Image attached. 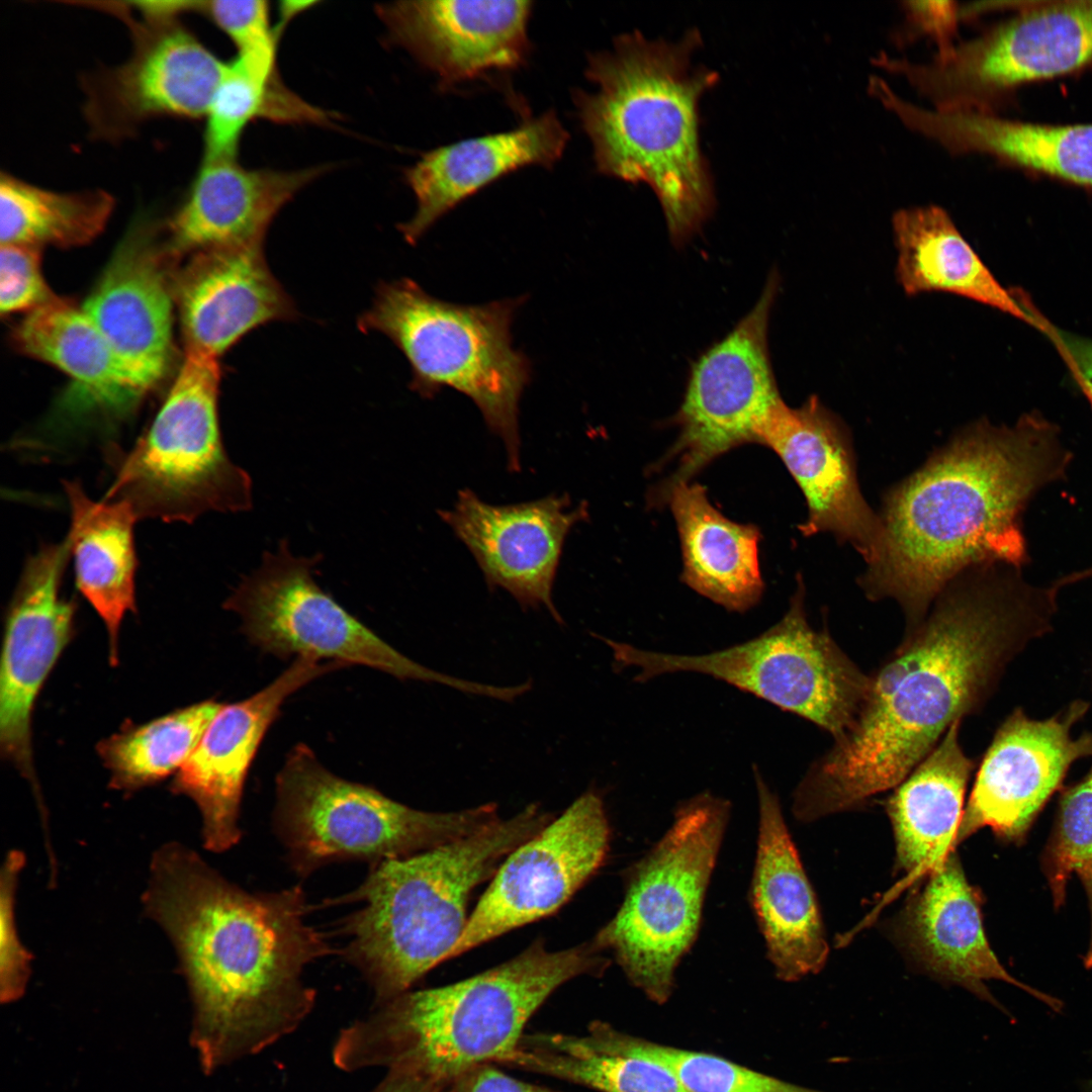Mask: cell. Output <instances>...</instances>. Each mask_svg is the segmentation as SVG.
Returning <instances> with one entry per match:
<instances>
[{"label": "cell", "mask_w": 1092, "mask_h": 1092, "mask_svg": "<svg viewBox=\"0 0 1092 1092\" xmlns=\"http://www.w3.org/2000/svg\"><path fill=\"white\" fill-rule=\"evenodd\" d=\"M1059 592L1004 563L952 579L869 673L854 723L797 786L795 817L810 822L855 809L897 787L954 722L985 706L1013 659L1052 631Z\"/></svg>", "instance_id": "1"}, {"label": "cell", "mask_w": 1092, "mask_h": 1092, "mask_svg": "<svg viewBox=\"0 0 1092 1092\" xmlns=\"http://www.w3.org/2000/svg\"><path fill=\"white\" fill-rule=\"evenodd\" d=\"M142 901L176 949L206 1073L262 1052L311 1012L316 995L303 971L333 949L307 923L299 885L250 893L169 842L154 852Z\"/></svg>", "instance_id": "2"}, {"label": "cell", "mask_w": 1092, "mask_h": 1092, "mask_svg": "<svg viewBox=\"0 0 1092 1092\" xmlns=\"http://www.w3.org/2000/svg\"><path fill=\"white\" fill-rule=\"evenodd\" d=\"M1060 431L1035 415L1013 426L973 423L884 496L879 553L858 583L872 601L895 600L906 629L942 589L985 564L1028 558L1021 516L1072 461Z\"/></svg>", "instance_id": "3"}, {"label": "cell", "mask_w": 1092, "mask_h": 1092, "mask_svg": "<svg viewBox=\"0 0 1092 1092\" xmlns=\"http://www.w3.org/2000/svg\"><path fill=\"white\" fill-rule=\"evenodd\" d=\"M700 43L695 29L677 42L622 34L613 50L588 57L585 76L597 91L573 94L598 170L650 186L677 246L700 230L715 204L698 106L718 74L692 66Z\"/></svg>", "instance_id": "4"}, {"label": "cell", "mask_w": 1092, "mask_h": 1092, "mask_svg": "<svg viewBox=\"0 0 1092 1092\" xmlns=\"http://www.w3.org/2000/svg\"><path fill=\"white\" fill-rule=\"evenodd\" d=\"M604 953L593 939L551 951L539 938L470 978L407 990L342 1029L333 1062L346 1072L404 1069L451 1087L469 1069L509 1056L529 1019L560 986L603 974L610 964Z\"/></svg>", "instance_id": "5"}, {"label": "cell", "mask_w": 1092, "mask_h": 1092, "mask_svg": "<svg viewBox=\"0 0 1092 1092\" xmlns=\"http://www.w3.org/2000/svg\"><path fill=\"white\" fill-rule=\"evenodd\" d=\"M553 819L538 804L428 850L371 867L363 883L329 904L359 903L339 928L341 950L376 1004L411 990L462 935L472 892Z\"/></svg>", "instance_id": "6"}, {"label": "cell", "mask_w": 1092, "mask_h": 1092, "mask_svg": "<svg viewBox=\"0 0 1092 1092\" xmlns=\"http://www.w3.org/2000/svg\"><path fill=\"white\" fill-rule=\"evenodd\" d=\"M525 297L459 304L434 297L411 279L381 283L361 332L385 335L406 358L411 388L432 397L455 389L498 435L509 466L520 469L519 403L531 380L528 357L512 344L511 326Z\"/></svg>", "instance_id": "7"}, {"label": "cell", "mask_w": 1092, "mask_h": 1092, "mask_svg": "<svg viewBox=\"0 0 1092 1092\" xmlns=\"http://www.w3.org/2000/svg\"><path fill=\"white\" fill-rule=\"evenodd\" d=\"M218 359L185 352L153 421L124 450L106 447L112 481L103 499L129 504L138 518L191 523L208 512L252 508L250 475L229 457L219 426Z\"/></svg>", "instance_id": "8"}, {"label": "cell", "mask_w": 1092, "mask_h": 1092, "mask_svg": "<svg viewBox=\"0 0 1092 1092\" xmlns=\"http://www.w3.org/2000/svg\"><path fill=\"white\" fill-rule=\"evenodd\" d=\"M730 813V802L709 792L681 802L668 830L625 873L623 902L593 938L657 1004L671 996L698 937Z\"/></svg>", "instance_id": "9"}, {"label": "cell", "mask_w": 1092, "mask_h": 1092, "mask_svg": "<svg viewBox=\"0 0 1092 1092\" xmlns=\"http://www.w3.org/2000/svg\"><path fill=\"white\" fill-rule=\"evenodd\" d=\"M493 803L427 812L327 769L305 744L287 755L276 778L273 825L299 877L332 862L372 866L410 856L469 834L498 818Z\"/></svg>", "instance_id": "10"}, {"label": "cell", "mask_w": 1092, "mask_h": 1092, "mask_svg": "<svg viewBox=\"0 0 1092 1092\" xmlns=\"http://www.w3.org/2000/svg\"><path fill=\"white\" fill-rule=\"evenodd\" d=\"M802 581L783 618L758 636L705 654H675L599 637L619 669H636L634 680L696 672L712 676L812 722L832 735L845 734L866 700L870 675L840 648L827 626L808 622Z\"/></svg>", "instance_id": "11"}, {"label": "cell", "mask_w": 1092, "mask_h": 1092, "mask_svg": "<svg viewBox=\"0 0 1092 1092\" xmlns=\"http://www.w3.org/2000/svg\"><path fill=\"white\" fill-rule=\"evenodd\" d=\"M320 556L296 557L281 541L275 553L244 576L223 608L238 614L252 644L281 658L291 655L369 666L399 679L448 686L486 697V684L460 679L430 669L387 644L349 614L313 579Z\"/></svg>", "instance_id": "12"}, {"label": "cell", "mask_w": 1092, "mask_h": 1092, "mask_svg": "<svg viewBox=\"0 0 1092 1092\" xmlns=\"http://www.w3.org/2000/svg\"><path fill=\"white\" fill-rule=\"evenodd\" d=\"M1092 64V1L1029 7L944 56L913 62L882 53L876 67L905 79L940 110L987 112L1010 88Z\"/></svg>", "instance_id": "13"}, {"label": "cell", "mask_w": 1092, "mask_h": 1092, "mask_svg": "<svg viewBox=\"0 0 1092 1092\" xmlns=\"http://www.w3.org/2000/svg\"><path fill=\"white\" fill-rule=\"evenodd\" d=\"M780 277L771 271L753 308L692 365L673 423L679 435L667 456L674 472L654 496L691 478L716 457L746 443H761L763 431L784 402L772 372L767 331Z\"/></svg>", "instance_id": "14"}, {"label": "cell", "mask_w": 1092, "mask_h": 1092, "mask_svg": "<svg viewBox=\"0 0 1092 1092\" xmlns=\"http://www.w3.org/2000/svg\"><path fill=\"white\" fill-rule=\"evenodd\" d=\"M611 829L588 790L500 863L446 960L558 911L603 866Z\"/></svg>", "instance_id": "15"}, {"label": "cell", "mask_w": 1092, "mask_h": 1092, "mask_svg": "<svg viewBox=\"0 0 1092 1092\" xmlns=\"http://www.w3.org/2000/svg\"><path fill=\"white\" fill-rule=\"evenodd\" d=\"M130 24L134 48L122 65L85 81V116L97 138L115 141L162 116L204 117L225 64L177 18L117 12Z\"/></svg>", "instance_id": "16"}, {"label": "cell", "mask_w": 1092, "mask_h": 1092, "mask_svg": "<svg viewBox=\"0 0 1092 1092\" xmlns=\"http://www.w3.org/2000/svg\"><path fill=\"white\" fill-rule=\"evenodd\" d=\"M71 558L67 537L41 544L26 558L9 603L0 667V748L31 784L34 772L31 722L35 701L75 632L76 604L62 594Z\"/></svg>", "instance_id": "17"}, {"label": "cell", "mask_w": 1092, "mask_h": 1092, "mask_svg": "<svg viewBox=\"0 0 1092 1092\" xmlns=\"http://www.w3.org/2000/svg\"><path fill=\"white\" fill-rule=\"evenodd\" d=\"M1088 708L1077 700L1045 720L1017 708L1002 722L978 767L958 844L984 827L1008 841L1025 836L1071 765L1092 755V733L1072 737Z\"/></svg>", "instance_id": "18"}, {"label": "cell", "mask_w": 1092, "mask_h": 1092, "mask_svg": "<svg viewBox=\"0 0 1092 1092\" xmlns=\"http://www.w3.org/2000/svg\"><path fill=\"white\" fill-rule=\"evenodd\" d=\"M570 507L567 494L495 506L463 489L439 515L472 553L489 589L502 587L525 610L544 607L563 624L553 583L569 531L586 518L583 504Z\"/></svg>", "instance_id": "19"}, {"label": "cell", "mask_w": 1092, "mask_h": 1092, "mask_svg": "<svg viewBox=\"0 0 1092 1092\" xmlns=\"http://www.w3.org/2000/svg\"><path fill=\"white\" fill-rule=\"evenodd\" d=\"M343 667L338 662L296 657L267 687L243 701L223 705L211 720L171 785L174 794L187 796L199 809L207 850L222 852L240 841L245 782L284 701L314 678Z\"/></svg>", "instance_id": "20"}, {"label": "cell", "mask_w": 1092, "mask_h": 1092, "mask_svg": "<svg viewBox=\"0 0 1092 1092\" xmlns=\"http://www.w3.org/2000/svg\"><path fill=\"white\" fill-rule=\"evenodd\" d=\"M761 445L772 449L801 488L808 508L804 536L826 532L850 544L871 564L882 526L859 489L849 431L817 396L792 408L785 401L767 423Z\"/></svg>", "instance_id": "21"}, {"label": "cell", "mask_w": 1092, "mask_h": 1092, "mask_svg": "<svg viewBox=\"0 0 1092 1092\" xmlns=\"http://www.w3.org/2000/svg\"><path fill=\"white\" fill-rule=\"evenodd\" d=\"M177 258L154 228L134 225L82 306L142 395L158 385L172 361Z\"/></svg>", "instance_id": "22"}, {"label": "cell", "mask_w": 1092, "mask_h": 1092, "mask_svg": "<svg viewBox=\"0 0 1092 1092\" xmlns=\"http://www.w3.org/2000/svg\"><path fill=\"white\" fill-rule=\"evenodd\" d=\"M532 5L527 0H423L380 4L376 11L390 40L446 85L522 65Z\"/></svg>", "instance_id": "23"}, {"label": "cell", "mask_w": 1092, "mask_h": 1092, "mask_svg": "<svg viewBox=\"0 0 1092 1092\" xmlns=\"http://www.w3.org/2000/svg\"><path fill=\"white\" fill-rule=\"evenodd\" d=\"M175 300L185 352L216 359L258 327L298 315L263 244L192 254L177 272Z\"/></svg>", "instance_id": "24"}, {"label": "cell", "mask_w": 1092, "mask_h": 1092, "mask_svg": "<svg viewBox=\"0 0 1092 1092\" xmlns=\"http://www.w3.org/2000/svg\"><path fill=\"white\" fill-rule=\"evenodd\" d=\"M758 835L751 906L778 979L795 982L826 964L828 944L818 903L784 819L778 795L752 767Z\"/></svg>", "instance_id": "25"}, {"label": "cell", "mask_w": 1092, "mask_h": 1092, "mask_svg": "<svg viewBox=\"0 0 1092 1092\" xmlns=\"http://www.w3.org/2000/svg\"><path fill=\"white\" fill-rule=\"evenodd\" d=\"M327 167L250 169L237 157L204 159L179 208L166 223L165 242L183 254L264 244L281 208Z\"/></svg>", "instance_id": "26"}, {"label": "cell", "mask_w": 1092, "mask_h": 1092, "mask_svg": "<svg viewBox=\"0 0 1092 1092\" xmlns=\"http://www.w3.org/2000/svg\"><path fill=\"white\" fill-rule=\"evenodd\" d=\"M924 879L905 909L902 932L925 970L993 1002L985 982L999 980L1060 1009L1059 1000L1016 980L1000 964L984 931L981 898L956 851Z\"/></svg>", "instance_id": "27"}, {"label": "cell", "mask_w": 1092, "mask_h": 1092, "mask_svg": "<svg viewBox=\"0 0 1092 1092\" xmlns=\"http://www.w3.org/2000/svg\"><path fill=\"white\" fill-rule=\"evenodd\" d=\"M568 139L556 113L548 110L512 130L425 153L404 172L417 209L398 230L407 243L416 244L443 215L496 179L526 166H553Z\"/></svg>", "instance_id": "28"}, {"label": "cell", "mask_w": 1092, "mask_h": 1092, "mask_svg": "<svg viewBox=\"0 0 1092 1092\" xmlns=\"http://www.w3.org/2000/svg\"><path fill=\"white\" fill-rule=\"evenodd\" d=\"M14 347L71 376L80 393L69 400L71 421L39 451L40 460L69 456L77 426L93 411L120 417L143 396L114 350L83 311L59 297L27 312L12 332Z\"/></svg>", "instance_id": "29"}, {"label": "cell", "mask_w": 1092, "mask_h": 1092, "mask_svg": "<svg viewBox=\"0 0 1092 1092\" xmlns=\"http://www.w3.org/2000/svg\"><path fill=\"white\" fill-rule=\"evenodd\" d=\"M889 111L949 154L980 153L1092 187V124L1046 125L990 112L925 108L894 96Z\"/></svg>", "instance_id": "30"}, {"label": "cell", "mask_w": 1092, "mask_h": 1092, "mask_svg": "<svg viewBox=\"0 0 1092 1092\" xmlns=\"http://www.w3.org/2000/svg\"><path fill=\"white\" fill-rule=\"evenodd\" d=\"M954 722L936 746L893 790L885 807L906 884L924 879L954 852L967 787L976 762Z\"/></svg>", "instance_id": "31"}, {"label": "cell", "mask_w": 1092, "mask_h": 1092, "mask_svg": "<svg viewBox=\"0 0 1092 1092\" xmlns=\"http://www.w3.org/2000/svg\"><path fill=\"white\" fill-rule=\"evenodd\" d=\"M892 225L898 282L906 294H957L1046 331L1049 323L996 280L946 210L933 204L900 209Z\"/></svg>", "instance_id": "32"}, {"label": "cell", "mask_w": 1092, "mask_h": 1092, "mask_svg": "<svg viewBox=\"0 0 1092 1092\" xmlns=\"http://www.w3.org/2000/svg\"><path fill=\"white\" fill-rule=\"evenodd\" d=\"M667 502L680 539L681 580L728 611L743 613L754 607L763 593L758 528L727 519L699 483L673 486Z\"/></svg>", "instance_id": "33"}, {"label": "cell", "mask_w": 1092, "mask_h": 1092, "mask_svg": "<svg viewBox=\"0 0 1092 1092\" xmlns=\"http://www.w3.org/2000/svg\"><path fill=\"white\" fill-rule=\"evenodd\" d=\"M63 487L76 585L103 621L110 663L116 664L120 625L128 612H136L133 527L139 520L126 502L94 500L77 480H64Z\"/></svg>", "instance_id": "34"}, {"label": "cell", "mask_w": 1092, "mask_h": 1092, "mask_svg": "<svg viewBox=\"0 0 1092 1092\" xmlns=\"http://www.w3.org/2000/svg\"><path fill=\"white\" fill-rule=\"evenodd\" d=\"M315 107L287 88L276 64L238 55L226 63L205 113L204 159L237 157L247 125L256 118L317 124Z\"/></svg>", "instance_id": "35"}, {"label": "cell", "mask_w": 1092, "mask_h": 1092, "mask_svg": "<svg viewBox=\"0 0 1092 1092\" xmlns=\"http://www.w3.org/2000/svg\"><path fill=\"white\" fill-rule=\"evenodd\" d=\"M511 1066L599 1092H692L662 1067L601 1049L585 1034L524 1033Z\"/></svg>", "instance_id": "36"}, {"label": "cell", "mask_w": 1092, "mask_h": 1092, "mask_svg": "<svg viewBox=\"0 0 1092 1092\" xmlns=\"http://www.w3.org/2000/svg\"><path fill=\"white\" fill-rule=\"evenodd\" d=\"M113 206V197L104 190L53 191L2 173L0 242L38 248L82 246L102 233Z\"/></svg>", "instance_id": "37"}, {"label": "cell", "mask_w": 1092, "mask_h": 1092, "mask_svg": "<svg viewBox=\"0 0 1092 1092\" xmlns=\"http://www.w3.org/2000/svg\"><path fill=\"white\" fill-rule=\"evenodd\" d=\"M223 705L203 701L142 725H127L97 744L110 787L131 793L178 771Z\"/></svg>", "instance_id": "38"}, {"label": "cell", "mask_w": 1092, "mask_h": 1092, "mask_svg": "<svg viewBox=\"0 0 1092 1092\" xmlns=\"http://www.w3.org/2000/svg\"><path fill=\"white\" fill-rule=\"evenodd\" d=\"M585 1036L597 1046L642 1059L671 1073L692 1092H819L754 1071L725 1058L654 1042L596 1020Z\"/></svg>", "instance_id": "39"}, {"label": "cell", "mask_w": 1092, "mask_h": 1092, "mask_svg": "<svg viewBox=\"0 0 1092 1092\" xmlns=\"http://www.w3.org/2000/svg\"><path fill=\"white\" fill-rule=\"evenodd\" d=\"M1042 866L1056 908L1063 905L1073 875L1078 876L1084 887L1091 924L1084 964L1092 968V766L1062 795Z\"/></svg>", "instance_id": "40"}, {"label": "cell", "mask_w": 1092, "mask_h": 1092, "mask_svg": "<svg viewBox=\"0 0 1092 1092\" xmlns=\"http://www.w3.org/2000/svg\"><path fill=\"white\" fill-rule=\"evenodd\" d=\"M25 857L20 850H10L0 876V996L2 1003L19 999L30 976L32 956L22 945L15 922V896L18 877Z\"/></svg>", "instance_id": "41"}, {"label": "cell", "mask_w": 1092, "mask_h": 1092, "mask_svg": "<svg viewBox=\"0 0 1092 1092\" xmlns=\"http://www.w3.org/2000/svg\"><path fill=\"white\" fill-rule=\"evenodd\" d=\"M196 10L208 16L229 36L238 54L276 53L280 31L271 28L266 1H198Z\"/></svg>", "instance_id": "42"}, {"label": "cell", "mask_w": 1092, "mask_h": 1092, "mask_svg": "<svg viewBox=\"0 0 1092 1092\" xmlns=\"http://www.w3.org/2000/svg\"><path fill=\"white\" fill-rule=\"evenodd\" d=\"M40 248L6 244L0 249V311L27 312L54 300L41 273Z\"/></svg>", "instance_id": "43"}, {"label": "cell", "mask_w": 1092, "mask_h": 1092, "mask_svg": "<svg viewBox=\"0 0 1092 1092\" xmlns=\"http://www.w3.org/2000/svg\"><path fill=\"white\" fill-rule=\"evenodd\" d=\"M906 32L911 36L922 34L937 46V55L948 54L954 43L958 23L962 18L961 7L953 1H904Z\"/></svg>", "instance_id": "44"}, {"label": "cell", "mask_w": 1092, "mask_h": 1092, "mask_svg": "<svg viewBox=\"0 0 1092 1092\" xmlns=\"http://www.w3.org/2000/svg\"><path fill=\"white\" fill-rule=\"evenodd\" d=\"M450 1092H549L548 1090L517 1080L502 1070L495 1064L485 1063L477 1065L460 1077L451 1085Z\"/></svg>", "instance_id": "45"}, {"label": "cell", "mask_w": 1092, "mask_h": 1092, "mask_svg": "<svg viewBox=\"0 0 1092 1092\" xmlns=\"http://www.w3.org/2000/svg\"><path fill=\"white\" fill-rule=\"evenodd\" d=\"M1046 334L1055 342L1071 372L1092 388V341L1064 335L1051 327Z\"/></svg>", "instance_id": "46"}, {"label": "cell", "mask_w": 1092, "mask_h": 1092, "mask_svg": "<svg viewBox=\"0 0 1092 1092\" xmlns=\"http://www.w3.org/2000/svg\"><path fill=\"white\" fill-rule=\"evenodd\" d=\"M370 1092H450V1087L414 1072L393 1068L388 1069L383 1080Z\"/></svg>", "instance_id": "47"}, {"label": "cell", "mask_w": 1092, "mask_h": 1092, "mask_svg": "<svg viewBox=\"0 0 1092 1092\" xmlns=\"http://www.w3.org/2000/svg\"><path fill=\"white\" fill-rule=\"evenodd\" d=\"M1088 578H1092V566L1064 575L1055 582L1059 587L1063 588Z\"/></svg>", "instance_id": "48"}, {"label": "cell", "mask_w": 1092, "mask_h": 1092, "mask_svg": "<svg viewBox=\"0 0 1092 1092\" xmlns=\"http://www.w3.org/2000/svg\"><path fill=\"white\" fill-rule=\"evenodd\" d=\"M1073 376H1074V379L1076 380V382L1078 383L1079 387L1081 388V390L1083 391V393L1087 397V399L1089 401V404H1090V406L1092 408V388L1083 379H1081L1078 375L1073 374Z\"/></svg>", "instance_id": "49"}, {"label": "cell", "mask_w": 1092, "mask_h": 1092, "mask_svg": "<svg viewBox=\"0 0 1092 1092\" xmlns=\"http://www.w3.org/2000/svg\"><path fill=\"white\" fill-rule=\"evenodd\" d=\"M1086 1092H1092V1080L1088 1083Z\"/></svg>", "instance_id": "50"}]
</instances>
